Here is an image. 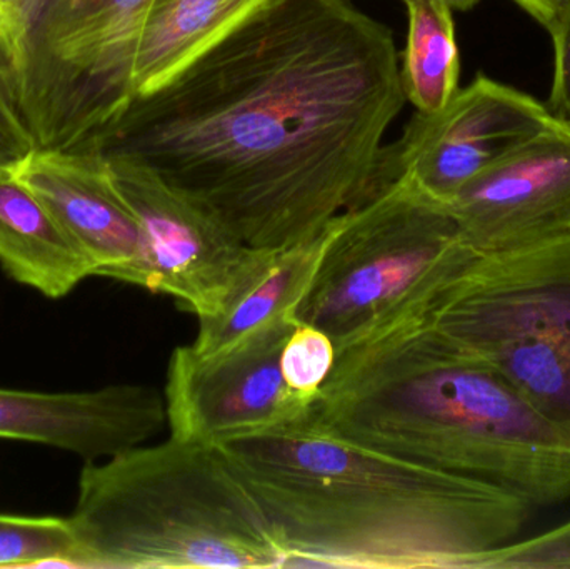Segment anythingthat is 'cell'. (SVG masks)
Masks as SVG:
<instances>
[{"instance_id": "ac0fdd59", "label": "cell", "mask_w": 570, "mask_h": 569, "mask_svg": "<svg viewBox=\"0 0 570 569\" xmlns=\"http://www.w3.org/2000/svg\"><path fill=\"white\" fill-rule=\"evenodd\" d=\"M79 568L69 518L0 514V568Z\"/></svg>"}, {"instance_id": "ffe728a7", "label": "cell", "mask_w": 570, "mask_h": 569, "mask_svg": "<svg viewBox=\"0 0 570 569\" xmlns=\"http://www.w3.org/2000/svg\"><path fill=\"white\" fill-rule=\"evenodd\" d=\"M474 569H570V520L484 555Z\"/></svg>"}, {"instance_id": "277c9868", "label": "cell", "mask_w": 570, "mask_h": 569, "mask_svg": "<svg viewBox=\"0 0 570 569\" xmlns=\"http://www.w3.org/2000/svg\"><path fill=\"white\" fill-rule=\"evenodd\" d=\"M69 520L79 568H284L263 508L219 444L170 434L86 461Z\"/></svg>"}, {"instance_id": "ba28073f", "label": "cell", "mask_w": 570, "mask_h": 569, "mask_svg": "<svg viewBox=\"0 0 570 569\" xmlns=\"http://www.w3.org/2000/svg\"><path fill=\"white\" fill-rule=\"evenodd\" d=\"M294 316L257 331L229 350H174L167 367L166 408L170 434L223 444L244 434L301 423L312 403L288 390L281 367Z\"/></svg>"}, {"instance_id": "5bb4252c", "label": "cell", "mask_w": 570, "mask_h": 569, "mask_svg": "<svg viewBox=\"0 0 570 569\" xmlns=\"http://www.w3.org/2000/svg\"><path fill=\"white\" fill-rule=\"evenodd\" d=\"M327 230L297 246L254 251L220 310L199 320L194 350L219 353L276 321L294 316L324 253Z\"/></svg>"}, {"instance_id": "4fadbf2b", "label": "cell", "mask_w": 570, "mask_h": 569, "mask_svg": "<svg viewBox=\"0 0 570 569\" xmlns=\"http://www.w3.org/2000/svg\"><path fill=\"white\" fill-rule=\"evenodd\" d=\"M166 424V398L140 384L83 393L0 387V438L47 444L83 461L107 460L140 447Z\"/></svg>"}, {"instance_id": "9c48e42d", "label": "cell", "mask_w": 570, "mask_h": 569, "mask_svg": "<svg viewBox=\"0 0 570 569\" xmlns=\"http://www.w3.org/2000/svg\"><path fill=\"white\" fill-rule=\"evenodd\" d=\"M552 119L546 104L479 73L444 109L415 112L402 136L382 146L379 190L407 179L449 206L469 180Z\"/></svg>"}, {"instance_id": "7a4b0ae2", "label": "cell", "mask_w": 570, "mask_h": 569, "mask_svg": "<svg viewBox=\"0 0 570 569\" xmlns=\"http://www.w3.org/2000/svg\"><path fill=\"white\" fill-rule=\"evenodd\" d=\"M263 508L284 568L474 569L538 508L484 481L368 450L311 424L219 444Z\"/></svg>"}, {"instance_id": "6da1fadb", "label": "cell", "mask_w": 570, "mask_h": 569, "mask_svg": "<svg viewBox=\"0 0 570 569\" xmlns=\"http://www.w3.org/2000/svg\"><path fill=\"white\" fill-rule=\"evenodd\" d=\"M404 104L387 26L351 0H269L82 149L139 164L253 249H284L381 194Z\"/></svg>"}, {"instance_id": "52a82bcc", "label": "cell", "mask_w": 570, "mask_h": 569, "mask_svg": "<svg viewBox=\"0 0 570 569\" xmlns=\"http://www.w3.org/2000/svg\"><path fill=\"white\" fill-rule=\"evenodd\" d=\"M153 0H39L10 77L36 149H82L132 100L134 43Z\"/></svg>"}, {"instance_id": "d6986e66", "label": "cell", "mask_w": 570, "mask_h": 569, "mask_svg": "<svg viewBox=\"0 0 570 569\" xmlns=\"http://www.w3.org/2000/svg\"><path fill=\"white\" fill-rule=\"evenodd\" d=\"M297 321V320H295ZM337 357L334 341L311 324L295 323L285 343L281 367L288 390L314 403Z\"/></svg>"}, {"instance_id": "7402d4cb", "label": "cell", "mask_w": 570, "mask_h": 569, "mask_svg": "<svg viewBox=\"0 0 570 569\" xmlns=\"http://www.w3.org/2000/svg\"><path fill=\"white\" fill-rule=\"evenodd\" d=\"M33 149L36 143L17 110L6 80L0 76V170L16 166Z\"/></svg>"}, {"instance_id": "cb8c5ba5", "label": "cell", "mask_w": 570, "mask_h": 569, "mask_svg": "<svg viewBox=\"0 0 570 569\" xmlns=\"http://www.w3.org/2000/svg\"><path fill=\"white\" fill-rule=\"evenodd\" d=\"M402 2H407V0H402ZM452 10H469L472 7L478 6L481 0H444Z\"/></svg>"}, {"instance_id": "5b68a950", "label": "cell", "mask_w": 570, "mask_h": 569, "mask_svg": "<svg viewBox=\"0 0 570 569\" xmlns=\"http://www.w3.org/2000/svg\"><path fill=\"white\" fill-rule=\"evenodd\" d=\"M475 254L448 206L399 179L332 220L294 317L337 347L429 320Z\"/></svg>"}, {"instance_id": "7c38bea8", "label": "cell", "mask_w": 570, "mask_h": 569, "mask_svg": "<svg viewBox=\"0 0 570 569\" xmlns=\"http://www.w3.org/2000/svg\"><path fill=\"white\" fill-rule=\"evenodd\" d=\"M10 174L29 187L94 264V276L156 293L146 233L92 150L33 149Z\"/></svg>"}, {"instance_id": "30bf717a", "label": "cell", "mask_w": 570, "mask_h": 569, "mask_svg": "<svg viewBox=\"0 0 570 569\" xmlns=\"http://www.w3.org/2000/svg\"><path fill=\"white\" fill-rule=\"evenodd\" d=\"M448 209L478 254L502 253L570 233V129H544L489 164Z\"/></svg>"}, {"instance_id": "603a6c76", "label": "cell", "mask_w": 570, "mask_h": 569, "mask_svg": "<svg viewBox=\"0 0 570 569\" xmlns=\"http://www.w3.org/2000/svg\"><path fill=\"white\" fill-rule=\"evenodd\" d=\"M514 2L522 7L529 16L534 17L539 23L548 27L566 0H514Z\"/></svg>"}, {"instance_id": "2e32d148", "label": "cell", "mask_w": 570, "mask_h": 569, "mask_svg": "<svg viewBox=\"0 0 570 569\" xmlns=\"http://www.w3.org/2000/svg\"><path fill=\"white\" fill-rule=\"evenodd\" d=\"M267 2L153 0L134 43L132 99L166 84Z\"/></svg>"}, {"instance_id": "44dd1931", "label": "cell", "mask_w": 570, "mask_h": 569, "mask_svg": "<svg viewBox=\"0 0 570 569\" xmlns=\"http://www.w3.org/2000/svg\"><path fill=\"white\" fill-rule=\"evenodd\" d=\"M546 29L551 32L554 46V77H552L549 112L570 129V0L562 3Z\"/></svg>"}, {"instance_id": "e0dca14e", "label": "cell", "mask_w": 570, "mask_h": 569, "mask_svg": "<svg viewBox=\"0 0 570 569\" xmlns=\"http://www.w3.org/2000/svg\"><path fill=\"white\" fill-rule=\"evenodd\" d=\"M404 3L409 32L401 66L402 90L417 112H439L461 89V53L452 9L444 0Z\"/></svg>"}, {"instance_id": "8992f818", "label": "cell", "mask_w": 570, "mask_h": 569, "mask_svg": "<svg viewBox=\"0 0 570 569\" xmlns=\"http://www.w3.org/2000/svg\"><path fill=\"white\" fill-rule=\"evenodd\" d=\"M429 323L495 371L570 447V233L475 254Z\"/></svg>"}, {"instance_id": "3957f363", "label": "cell", "mask_w": 570, "mask_h": 569, "mask_svg": "<svg viewBox=\"0 0 570 569\" xmlns=\"http://www.w3.org/2000/svg\"><path fill=\"white\" fill-rule=\"evenodd\" d=\"M305 423L484 481L538 510L570 500L569 444L495 371L429 320L337 347Z\"/></svg>"}, {"instance_id": "9a60e30c", "label": "cell", "mask_w": 570, "mask_h": 569, "mask_svg": "<svg viewBox=\"0 0 570 569\" xmlns=\"http://www.w3.org/2000/svg\"><path fill=\"white\" fill-rule=\"evenodd\" d=\"M0 266L7 276L59 300L94 276V264L46 204L0 170Z\"/></svg>"}, {"instance_id": "8fae6325", "label": "cell", "mask_w": 570, "mask_h": 569, "mask_svg": "<svg viewBox=\"0 0 570 569\" xmlns=\"http://www.w3.org/2000/svg\"><path fill=\"white\" fill-rule=\"evenodd\" d=\"M102 159L146 233L156 293L169 294L197 320L216 314L256 249L139 164Z\"/></svg>"}]
</instances>
